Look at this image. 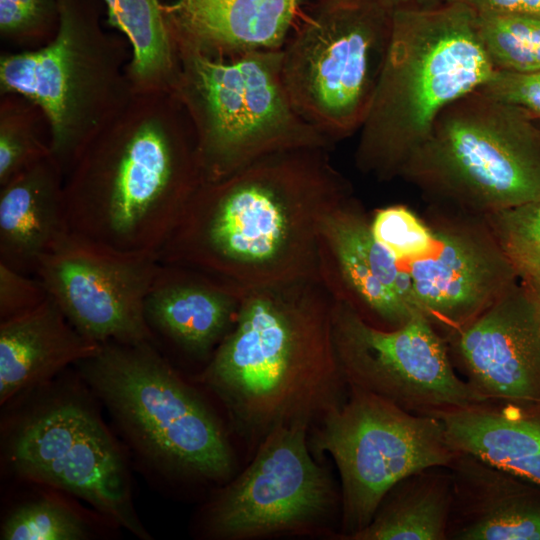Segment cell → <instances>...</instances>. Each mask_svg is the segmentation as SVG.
Instances as JSON below:
<instances>
[{
    "mask_svg": "<svg viewBox=\"0 0 540 540\" xmlns=\"http://www.w3.org/2000/svg\"><path fill=\"white\" fill-rule=\"evenodd\" d=\"M351 195L328 148L267 155L222 179L202 182L157 260L245 289L318 280L322 222Z\"/></svg>",
    "mask_w": 540,
    "mask_h": 540,
    "instance_id": "6da1fadb",
    "label": "cell"
},
{
    "mask_svg": "<svg viewBox=\"0 0 540 540\" xmlns=\"http://www.w3.org/2000/svg\"><path fill=\"white\" fill-rule=\"evenodd\" d=\"M332 308L316 279L246 291L232 329L199 379L251 445L279 425L316 424L346 400Z\"/></svg>",
    "mask_w": 540,
    "mask_h": 540,
    "instance_id": "7a4b0ae2",
    "label": "cell"
},
{
    "mask_svg": "<svg viewBox=\"0 0 540 540\" xmlns=\"http://www.w3.org/2000/svg\"><path fill=\"white\" fill-rule=\"evenodd\" d=\"M494 72L470 7L444 0L398 4L385 63L359 129L357 168L383 181L401 177L440 113Z\"/></svg>",
    "mask_w": 540,
    "mask_h": 540,
    "instance_id": "3957f363",
    "label": "cell"
},
{
    "mask_svg": "<svg viewBox=\"0 0 540 540\" xmlns=\"http://www.w3.org/2000/svg\"><path fill=\"white\" fill-rule=\"evenodd\" d=\"M401 177L431 199L485 216L540 198L533 118L477 89L448 105Z\"/></svg>",
    "mask_w": 540,
    "mask_h": 540,
    "instance_id": "277c9868",
    "label": "cell"
},
{
    "mask_svg": "<svg viewBox=\"0 0 540 540\" xmlns=\"http://www.w3.org/2000/svg\"><path fill=\"white\" fill-rule=\"evenodd\" d=\"M78 366L136 449L163 473L231 476L234 455L219 419L151 342H107Z\"/></svg>",
    "mask_w": 540,
    "mask_h": 540,
    "instance_id": "5b68a950",
    "label": "cell"
},
{
    "mask_svg": "<svg viewBox=\"0 0 540 540\" xmlns=\"http://www.w3.org/2000/svg\"><path fill=\"white\" fill-rule=\"evenodd\" d=\"M203 182L197 150L138 128L63 193L68 233L128 255H157Z\"/></svg>",
    "mask_w": 540,
    "mask_h": 540,
    "instance_id": "8992f818",
    "label": "cell"
},
{
    "mask_svg": "<svg viewBox=\"0 0 540 540\" xmlns=\"http://www.w3.org/2000/svg\"><path fill=\"white\" fill-rule=\"evenodd\" d=\"M395 0H306L281 47L296 110L332 144L359 131L393 30Z\"/></svg>",
    "mask_w": 540,
    "mask_h": 540,
    "instance_id": "52a82bcc",
    "label": "cell"
},
{
    "mask_svg": "<svg viewBox=\"0 0 540 540\" xmlns=\"http://www.w3.org/2000/svg\"><path fill=\"white\" fill-rule=\"evenodd\" d=\"M185 51L203 182L277 152L332 146L292 103L282 77L281 49L231 58L211 57L187 45Z\"/></svg>",
    "mask_w": 540,
    "mask_h": 540,
    "instance_id": "ba28073f",
    "label": "cell"
},
{
    "mask_svg": "<svg viewBox=\"0 0 540 540\" xmlns=\"http://www.w3.org/2000/svg\"><path fill=\"white\" fill-rule=\"evenodd\" d=\"M312 452L328 454L341 481V536L349 540L372 519L403 477L448 466L457 451L442 421L408 412L374 394L348 388L344 403L316 424Z\"/></svg>",
    "mask_w": 540,
    "mask_h": 540,
    "instance_id": "9c48e42d",
    "label": "cell"
},
{
    "mask_svg": "<svg viewBox=\"0 0 540 540\" xmlns=\"http://www.w3.org/2000/svg\"><path fill=\"white\" fill-rule=\"evenodd\" d=\"M304 421L279 425L257 445L251 463L212 500L206 530L221 540L325 531L341 495L312 455Z\"/></svg>",
    "mask_w": 540,
    "mask_h": 540,
    "instance_id": "30bf717a",
    "label": "cell"
},
{
    "mask_svg": "<svg viewBox=\"0 0 540 540\" xmlns=\"http://www.w3.org/2000/svg\"><path fill=\"white\" fill-rule=\"evenodd\" d=\"M332 330L348 388L431 416L484 400L458 374L445 338L422 312L397 328L383 329L333 300Z\"/></svg>",
    "mask_w": 540,
    "mask_h": 540,
    "instance_id": "8fae6325",
    "label": "cell"
},
{
    "mask_svg": "<svg viewBox=\"0 0 540 540\" xmlns=\"http://www.w3.org/2000/svg\"><path fill=\"white\" fill-rule=\"evenodd\" d=\"M7 455L21 477L71 493L137 537L150 538L133 505L125 460L84 402L60 398L27 413L11 433Z\"/></svg>",
    "mask_w": 540,
    "mask_h": 540,
    "instance_id": "7c38bea8",
    "label": "cell"
},
{
    "mask_svg": "<svg viewBox=\"0 0 540 540\" xmlns=\"http://www.w3.org/2000/svg\"><path fill=\"white\" fill-rule=\"evenodd\" d=\"M158 267L153 256L97 246L65 234L40 260L35 277L86 338L151 342L144 301Z\"/></svg>",
    "mask_w": 540,
    "mask_h": 540,
    "instance_id": "4fadbf2b",
    "label": "cell"
},
{
    "mask_svg": "<svg viewBox=\"0 0 540 540\" xmlns=\"http://www.w3.org/2000/svg\"><path fill=\"white\" fill-rule=\"evenodd\" d=\"M431 226V249L402 263L418 309L446 334L496 302L518 276L483 216L461 212Z\"/></svg>",
    "mask_w": 540,
    "mask_h": 540,
    "instance_id": "5bb4252c",
    "label": "cell"
},
{
    "mask_svg": "<svg viewBox=\"0 0 540 540\" xmlns=\"http://www.w3.org/2000/svg\"><path fill=\"white\" fill-rule=\"evenodd\" d=\"M370 221L353 195L327 215L318 236L317 277L333 300L374 326L393 329L421 311L404 264L375 240Z\"/></svg>",
    "mask_w": 540,
    "mask_h": 540,
    "instance_id": "9a60e30c",
    "label": "cell"
},
{
    "mask_svg": "<svg viewBox=\"0 0 540 540\" xmlns=\"http://www.w3.org/2000/svg\"><path fill=\"white\" fill-rule=\"evenodd\" d=\"M443 337L455 369L482 399L540 401V301L525 285Z\"/></svg>",
    "mask_w": 540,
    "mask_h": 540,
    "instance_id": "2e32d148",
    "label": "cell"
},
{
    "mask_svg": "<svg viewBox=\"0 0 540 540\" xmlns=\"http://www.w3.org/2000/svg\"><path fill=\"white\" fill-rule=\"evenodd\" d=\"M247 290L193 268L158 261L144 301L145 319L152 333L207 363L232 329Z\"/></svg>",
    "mask_w": 540,
    "mask_h": 540,
    "instance_id": "e0dca14e",
    "label": "cell"
},
{
    "mask_svg": "<svg viewBox=\"0 0 540 540\" xmlns=\"http://www.w3.org/2000/svg\"><path fill=\"white\" fill-rule=\"evenodd\" d=\"M447 540H540V486L457 451Z\"/></svg>",
    "mask_w": 540,
    "mask_h": 540,
    "instance_id": "ac0fdd59",
    "label": "cell"
},
{
    "mask_svg": "<svg viewBox=\"0 0 540 540\" xmlns=\"http://www.w3.org/2000/svg\"><path fill=\"white\" fill-rule=\"evenodd\" d=\"M306 0H172L161 4L183 43L216 58L283 46Z\"/></svg>",
    "mask_w": 540,
    "mask_h": 540,
    "instance_id": "d6986e66",
    "label": "cell"
},
{
    "mask_svg": "<svg viewBox=\"0 0 540 540\" xmlns=\"http://www.w3.org/2000/svg\"><path fill=\"white\" fill-rule=\"evenodd\" d=\"M101 344L83 336L49 295L35 309L0 323V402L96 355Z\"/></svg>",
    "mask_w": 540,
    "mask_h": 540,
    "instance_id": "ffe728a7",
    "label": "cell"
},
{
    "mask_svg": "<svg viewBox=\"0 0 540 540\" xmlns=\"http://www.w3.org/2000/svg\"><path fill=\"white\" fill-rule=\"evenodd\" d=\"M433 416L456 450L540 486V401L484 399Z\"/></svg>",
    "mask_w": 540,
    "mask_h": 540,
    "instance_id": "44dd1931",
    "label": "cell"
},
{
    "mask_svg": "<svg viewBox=\"0 0 540 540\" xmlns=\"http://www.w3.org/2000/svg\"><path fill=\"white\" fill-rule=\"evenodd\" d=\"M68 233L64 196L43 168L15 175L0 195V262L35 276L41 258Z\"/></svg>",
    "mask_w": 540,
    "mask_h": 540,
    "instance_id": "7402d4cb",
    "label": "cell"
},
{
    "mask_svg": "<svg viewBox=\"0 0 540 540\" xmlns=\"http://www.w3.org/2000/svg\"><path fill=\"white\" fill-rule=\"evenodd\" d=\"M451 500L447 466L413 472L386 492L370 522L349 540H447Z\"/></svg>",
    "mask_w": 540,
    "mask_h": 540,
    "instance_id": "603a6c76",
    "label": "cell"
},
{
    "mask_svg": "<svg viewBox=\"0 0 540 540\" xmlns=\"http://www.w3.org/2000/svg\"><path fill=\"white\" fill-rule=\"evenodd\" d=\"M74 52L72 24L65 13L56 38L48 46L5 57L0 66L2 86L25 95L45 111L52 125L57 150L66 143Z\"/></svg>",
    "mask_w": 540,
    "mask_h": 540,
    "instance_id": "cb8c5ba5",
    "label": "cell"
},
{
    "mask_svg": "<svg viewBox=\"0 0 540 540\" xmlns=\"http://www.w3.org/2000/svg\"><path fill=\"white\" fill-rule=\"evenodd\" d=\"M109 22L133 46V70L140 77L167 71L171 66L168 27L159 0H104Z\"/></svg>",
    "mask_w": 540,
    "mask_h": 540,
    "instance_id": "d4e9b609",
    "label": "cell"
},
{
    "mask_svg": "<svg viewBox=\"0 0 540 540\" xmlns=\"http://www.w3.org/2000/svg\"><path fill=\"white\" fill-rule=\"evenodd\" d=\"M479 36L495 70L540 71V15L477 14Z\"/></svg>",
    "mask_w": 540,
    "mask_h": 540,
    "instance_id": "484cf974",
    "label": "cell"
},
{
    "mask_svg": "<svg viewBox=\"0 0 540 540\" xmlns=\"http://www.w3.org/2000/svg\"><path fill=\"white\" fill-rule=\"evenodd\" d=\"M88 528L79 515L52 499L17 507L1 527L3 540H81Z\"/></svg>",
    "mask_w": 540,
    "mask_h": 540,
    "instance_id": "4316f807",
    "label": "cell"
},
{
    "mask_svg": "<svg viewBox=\"0 0 540 540\" xmlns=\"http://www.w3.org/2000/svg\"><path fill=\"white\" fill-rule=\"evenodd\" d=\"M375 240L400 262L426 254L434 231L405 205H390L375 211L370 221Z\"/></svg>",
    "mask_w": 540,
    "mask_h": 540,
    "instance_id": "83f0119b",
    "label": "cell"
},
{
    "mask_svg": "<svg viewBox=\"0 0 540 540\" xmlns=\"http://www.w3.org/2000/svg\"><path fill=\"white\" fill-rule=\"evenodd\" d=\"M483 217L504 250H540V198Z\"/></svg>",
    "mask_w": 540,
    "mask_h": 540,
    "instance_id": "f1b7e54d",
    "label": "cell"
},
{
    "mask_svg": "<svg viewBox=\"0 0 540 540\" xmlns=\"http://www.w3.org/2000/svg\"><path fill=\"white\" fill-rule=\"evenodd\" d=\"M49 294L35 276L26 275L0 262V320L29 312L41 305Z\"/></svg>",
    "mask_w": 540,
    "mask_h": 540,
    "instance_id": "f546056e",
    "label": "cell"
},
{
    "mask_svg": "<svg viewBox=\"0 0 540 540\" xmlns=\"http://www.w3.org/2000/svg\"><path fill=\"white\" fill-rule=\"evenodd\" d=\"M489 96L540 118V71L514 73L495 70L481 88Z\"/></svg>",
    "mask_w": 540,
    "mask_h": 540,
    "instance_id": "4dcf8cb0",
    "label": "cell"
},
{
    "mask_svg": "<svg viewBox=\"0 0 540 540\" xmlns=\"http://www.w3.org/2000/svg\"><path fill=\"white\" fill-rule=\"evenodd\" d=\"M42 0H0V27L12 31L28 26L40 14Z\"/></svg>",
    "mask_w": 540,
    "mask_h": 540,
    "instance_id": "1f68e13d",
    "label": "cell"
},
{
    "mask_svg": "<svg viewBox=\"0 0 540 540\" xmlns=\"http://www.w3.org/2000/svg\"><path fill=\"white\" fill-rule=\"evenodd\" d=\"M506 253L522 284L540 301V250H507Z\"/></svg>",
    "mask_w": 540,
    "mask_h": 540,
    "instance_id": "d6a6232c",
    "label": "cell"
},
{
    "mask_svg": "<svg viewBox=\"0 0 540 540\" xmlns=\"http://www.w3.org/2000/svg\"><path fill=\"white\" fill-rule=\"evenodd\" d=\"M460 2L477 14L527 13L540 15V0H444Z\"/></svg>",
    "mask_w": 540,
    "mask_h": 540,
    "instance_id": "836d02e7",
    "label": "cell"
},
{
    "mask_svg": "<svg viewBox=\"0 0 540 540\" xmlns=\"http://www.w3.org/2000/svg\"><path fill=\"white\" fill-rule=\"evenodd\" d=\"M533 121L540 135V118H533Z\"/></svg>",
    "mask_w": 540,
    "mask_h": 540,
    "instance_id": "e575fe53",
    "label": "cell"
},
{
    "mask_svg": "<svg viewBox=\"0 0 540 540\" xmlns=\"http://www.w3.org/2000/svg\"><path fill=\"white\" fill-rule=\"evenodd\" d=\"M395 1L397 2V4H400L407 1H423V0H395Z\"/></svg>",
    "mask_w": 540,
    "mask_h": 540,
    "instance_id": "d590c367",
    "label": "cell"
}]
</instances>
